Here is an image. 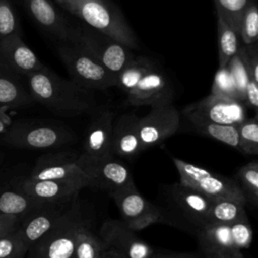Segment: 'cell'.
<instances>
[{
	"mask_svg": "<svg viewBox=\"0 0 258 258\" xmlns=\"http://www.w3.org/2000/svg\"><path fill=\"white\" fill-rule=\"evenodd\" d=\"M25 78L33 101L54 114L75 117L96 109V102L90 91L79 87L71 80L62 79L47 67Z\"/></svg>",
	"mask_w": 258,
	"mask_h": 258,
	"instance_id": "cell-1",
	"label": "cell"
},
{
	"mask_svg": "<svg viewBox=\"0 0 258 258\" xmlns=\"http://www.w3.org/2000/svg\"><path fill=\"white\" fill-rule=\"evenodd\" d=\"M67 11L131 49L138 47L137 37L122 11L110 0H68Z\"/></svg>",
	"mask_w": 258,
	"mask_h": 258,
	"instance_id": "cell-2",
	"label": "cell"
},
{
	"mask_svg": "<svg viewBox=\"0 0 258 258\" xmlns=\"http://www.w3.org/2000/svg\"><path fill=\"white\" fill-rule=\"evenodd\" d=\"M165 207H160L166 225L177 227L195 235L207 224L212 200L203 194L178 183L166 187Z\"/></svg>",
	"mask_w": 258,
	"mask_h": 258,
	"instance_id": "cell-3",
	"label": "cell"
},
{
	"mask_svg": "<svg viewBox=\"0 0 258 258\" xmlns=\"http://www.w3.org/2000/svg\"><path fill=\"white\" fill-rule=\"evenodd\" d=\"M57 52L71 81L88 91H104L116 87L117 77L104 68L92 54L75 42H59Z\"/></svg>",
	"mask_w": 258,
	"mask_h": 258,
	"instance_id": "cell-4",
	"label": "cell"
},
{
	"mask_svg": "<svg viewBox=\"0 0 258 258\" xmlns=\"http://www.w3.org/2000/svg\"><path fill=\"white\" fill-rule=\"evenodd\" d=\"M68 41L81 45L116 77L135 56L130 47L83 22L71 25Z\"/></svg>",
	"mask_w": 258,
	"mask_h": 258,
	"instance_id": "cell-5",
	"label": "cell"
},
{
	"mask_svg": "<svg viewBox=\"0 0 258 258\" xmlns=\"http://www.w3.org/2000/svg\"><path fill=\"white\" fill-rule=\"evenodd\" d=\"M172 161L179 174L180 184L203 194L212 201L233 200L246 205L244 195L234 178L214 173L177 157H172Z\"/></svg>",
	"mask_w": 258,
	"mask_h": 258,
	"instance_id": "cell-6",
	"label": "cell"
},
{
	"mask_svg": "<svg viewBox=\"0 0 258 258\" xmlns=\"http://www.w3.org/2000/svg\"><path fill=\"white\" fill-rule=\"evenodd\" d=\"M77 136L69 128L56 124L13 123L3 134L6 144L24 149H51L75 142Z\"/></svg>",
	"mask_w": 258,
	"mask_h": 258,
	"instance_id": "cell-7",
	"label": "cell"
},
{
	"mask_svg": "<svg viewBox=\"0 0 258 258\" xmlns=\"http://www.w3.org/2000/svg\"><path fill=\"white\" fill-rule=\"evenodd\" d=\"M76 201L62 220L37 243L29 248L27 258H74L76 237L84 223Z\"/></svg>",
	"mask_w": 258,
	"mask_h": 258,
	"instance_id": "cell-8",
	"label": "cell"
},
{
	"mask_svg": "<svg viewBox=\"0 0 258 258\" xmlns=\"http://www.w3.org/2000/svg\"><path fill=\"white\" fill-rule=\"evenodd\" d=\"M182 115L190 122H206L238 126L246 118V107L240 100L210 94L182 109Z\"/></svg>",
	"mask_w": 258,
	"mask_h": 258,
	"instance_id": "cell-9",
	"label": "cell"
},
{
	"mask_svg": "<svg viewBox=\"0 0 258 258\" xmlns=\"http://www.w3.org/2000/svg\"><path fill=\"white\" fill-rule=\"evenodd\" d=\"M77 164L86 174L89 187L107 191L110 196L135 185L129 168L113 155L101 159H86L78 155Z\"/></svg>",
	"mask_w": 258,
	"mask_h": 258,
	"instance_id": "cell-10",
	"label": "cell"
},
{
	"mask_svg": "<svg viewBox=\"0 0 258 258\" xmlns=\"http://www.w3.org/2000/svg\"><path fill=\"white\" fill-rule=\"evenodd\" d=\"M111 197L118 207L122 222L134 232L153 224H166L161 208L146 200L135 185L119 190Z\"/></svg>",
	"mask_w": 258,
	"mask_h": 258,
	"instance_id": "cell-11",
	"label": "cell"
},
{
	"mask_svg": "<svg viewBox=\"0 0 258 258\" xmlns=\"http://www.w3.org/2000/svg\"><path fill=\"white\" fill-rule=\"evenodd\" d=\"M78 155L72 151L41 155L27 176L32 179L67 181L78 185L82 189L89 187L86 174L77 164Z\"/></svg>",
	"mask_w": 258,
	"mask_h": 258,
	"instance_id": "cell-12",
	"label": "cell"
},
{
	"mask_svg": "<svg viewBox=\"0 0 258 258\" xmlns=\"http://www.w3.org/2000/svg\"><path fill=\"white\" fill-rule=\"evenodd\" d=\"M180 123L179 111L172 105L152 107L147 115L139 118L138 132L142 151L162 143L172 136Z\"/></svg>",
	"mask_w": 258,
	"mask_h": 258,
	"instance_id": "cell-13",
	"label": "cell"
},
{
	"mask_svg": "<svg viewBox=\"0 0 258 258\" xmlns=\"http://www.w3.org/2000/svg\"><path fill=\"white\" fill-rule=\"evenodd\" d=\"M99 237L121 258H149L156 251L119 220L106 221L100 228Z\"/></svg>",
	"mask_w": 258,
	"mask_h": 258,
	"instance_id": "cell-14",
	"label": "cell"
},
{
	"mask_svg": "<svg viewBox=\"0 0 258 258\" xmlns=\"http://www.w3.org/2000/svg\"><path fill=\"white\" fill-rule=\"evenodd\" d=\"M12 185L32 200L42 205H68L78 200L82 190L78 185L58 180L32 179L28 176L18 177Z\"/></svg>",
	"mask_w": 258,
	"mask_h": 258,
	"instance_id": "cell-15",
	"label": "cell"
},
{
	"mask_svg": "<svg viewBox=\"0 0 258 258\" xmlns=\"http://www.w3.org/2000/svg\"><path fill=\"white\" fill-rule=\"evenodd\" d=\"M76 201L68 205L42 206L19 222L17 231L28 250L62 220Z\"/></svg>",
	"mask_w": 258,
	"mask_h": 258,
	"instance_id": "cell-16",
	"label": "cell"
},
{
	"mask_svg": "<svg viewBox=\"0 0 258 258\" xmlns=\"http://www.w3.org/2000/svg\"><path fill=\"white\" fill-rule=\"evenodd\" d=\"M114 113L110 110L98 111L88 125L80 157L101 159L112 156V133ZM114 156V155H113Z\"/></svg>",
	"mask_w": 258,
	"mask_h": 258,
	"instance_id": "cell-17",
	"label": "cell"
},
{
	"mask_svg": "<svg viewBox=\"0 0 258 258\" xmlns=\"http://www.w3.org/2000/svg\"><path fill=\"white\" fill-rule=\"evenodd\" d=\"M172 88L160 69H154L127 93L126 103L131 106L157 107L172 104Z\"/></svg>",
	"mask_w": 258,
	"mask_h": 258,
	"instance_id": "cell-18",
	"label": "cell"
},
{
	"mask_svg": "<svg viewBox=\"0 0 258 258\" xmlns=\"http://www.w3.org/2000/svg\"><path fill=\"white\" fill-rule=\"evenodd\" d=\"M0 62L19 77H26L45 67L21 35H11L0 42Z\"/></svg>",
	"mask_w": 258,
	"mask_h": 258,
	"instance_id": "cell-19",
	"label": "cell"
},
{
	"mask_svg": "<svg viewBox=\"0 0 258 258\" xmlns=\"http://www.w3.org/2000/svg\"><path fill=\"white\" fill-rule=\"evenodd\" d=\"M37 25L59 42L70 37L71 23L49 0H19Z\"/></svg>",
	"mask_w": 258,
	"mask_h": 258,
	"instance_id": "cell-20",
	"label": "cell"
},
{
	"mask_svg": "<svg viewBox=\"0 0 258 258\" xmlns=\"http://www.w3.org/2000/svg\"><path fill=\"white\" fill-rule=\"evenodd\" d=\"M139 117L134 114H125L113 124L112 154L123 158H133L142 152L139 132Z\"/></svg>",
	"mask_w": 258,
	"mask_h": 258,
	"instance_id": "cell-21",
	"label": "cell"
},
{
	"mask_svg": "<svg viewBox=\"0 0 258 258\" xmlns=\"http://www.w3.org/2000/svg\"><path fill=\"white\" fill-rule=\"evenodd\" d=\"M194 236L198 240L199 251L206 258H220L240 251L236 249L232 240L230 225L207 223Z\"/></svg>",
	"mask_w": 258,
	"mask_h": 258,
	"instance_id": "cell-22",
	"label": "cell"
},
{
	"mask_svg": "<svg viewBox=\"0 0 258 258\" xmlns=\"http://www.w3.org/2000/svg\"><path fill=\"white\" fill-rule=\"evenodd\" d=\"M33 103V99L23 86L19 76L0 62V107L13 109L29 106Z\"/></svg>",
	"mask_w": 258,
	"mask_h": 258,
	"instance_id": "cell-23",
	"label": "cell"
},
{
	"mask_svg": "<svg viewBox=\"0 0 258 258\" xmlns=\"http://www.w3.org/2000/svg\"><path fill=\"white\" fill-rule=\"evenodd\" d=\"M42 205L11 185L0 186V215L22 220Z\"/></svg>",
	"mask_w": 258,
	"mask_h": 258,
	"instance_id": "cell-24",
	"label": "cell"
},
{
	"mask_svg": "<svg viewBox=\"0 0 258 258\" xmlns=\"http://www.w3.org/2000/svg\"><path fill=\"white\" fill-rule=\"evenodd\" d=\"M245 206L233 200L212 201L207 215V223L231 225L240 221H249Z\"/></svg>",
	"mask_w": 258,
	"mask_h": 258,
	"instance_id": "cell-25",
	"label": "cell"
},
{
	"mask_svg": "<svg viewBox=\"0 0 258 258\" xmlns=\"http://www.w3.org/2000/svg\"><path fill=\"white\" fill-rule=\"evenodd\" d=\"M154 69H156V66L151 58L143 55H135L117 76L116 87L127 94Z\"/></svg>",
	"mask_w": 258,
	"mask_h": 258,
	"instance_id": "cell-26",
	"label": "cell"
},
{
	"mask_svg": "<svg viewBox=\"0 0 258 258\" xmlns=\"http://www.w3.org/2000/svg\"><path fill=\"white\" fill-rule=\"evenodd\" d=\"M106 250L108 248L99 235L93 233L84 222L77 233L74 258H102Z\"/></svg>",
	"mask_w": 258,
	"mask_h": 258,
	"instance_id": "cell-27",
	"label": "cell"
},
{
	"mask_svg": "<svg viewBox=\"0 0 258 258\" xmlns=\"http://www.w3.org/2000/svg\"><path fill=\"white\" fill-rule=\"evenodd\" d=\"M218 29V64L224 69L229 61L238 53V34L221 17L217 16Z\"/></svg>",
	"mask_w": 258,
	"mask_h": 258,
	"instance_id": "cell-28",
	"label": "cell"
},
{
	"mask_svg": "<svg viewBox=\"0 0 258 258\" xmlns=\"http://www.w3.org/2000/svg\"><path fill=\"white\" fill-rule=\"evenodd\" d=\"M233 178L243 192L246 204L256 208L258 204V162L253 160L241 166Z\"/></svg>",
	"mask_w": 258,
	"mask_h": 258,
	"instance_id": "cell-29",
	"label": "cell"
},
{
	"mask_svg": "<svg viewBox=\"0 0 258 258\" xmlns=\"http://www.w3.org/2000/svg\"><path fill=\"white\" fill-rule=\"evenodd\" d=\"M194 130L201 135L220 141L239 150L238 128L234 125H219L206 122H190Z\"/></svg>",
	"mask_w": 258,
	"mask_h": 258,
	"instance_id": "cell-30",
	"label": "cell"
},
{
	"mask_svg": "<svg viewBox=\"0 0 258 258\" xmlns=\"http://www.w3.org/2000/svg\"><path fill=\"white\" fill-rule=\"evenodd\" d=\"M217 16L221 17L239 35L241 17L245 9L255 0H213Z\"/></svg>",
	"mask_w": 258,
	"mask_h": 258,
	"instance_id": "cell-31",
	"label": "cell"
},
{
	"mask_svg": "<svg viewBox=\"0 0 258 258\" xmlns=\"http://www.w3.org/2000/svg\"><path fill=\"white\" fill-rule=\"evenodd\" d=\"M239 151L247 155L258 154V121L256 117L246 118L238 126Z\"/></svg>",
	"mask_w": 258,
	"mask_h": 258,
	"instance_id": "cell-32",
	"label": "cell"
},
{
	"mask_svg": "<svg viewBox=\"0 0 258 258\" xmlns=\"http://www.w3.org/2000/svg\"><path fill=\"white\" fill-rule=\"evenodd\" d=\"M11 35H21L19 17L11 0H0V42Z\"/></svg>",
	"mask_w": 258,
	"mask_h": 258,
	"instance_id": "cell-33",
	"label": "cell"
},
{
	"mask_svg": "<svg viewBox=\"0 0 258 258\" xmlns=\"http://www.w3.org/2000/svg\"><path fill=\"white\" fill-rule=\"evenodd\" d=\"M239 36H241L245 45L257 42L258 38V7L257 0L253 1L244 11L240 26Z\"/></svg>",
	"mask_w": 258,
	"mask_h": 258,
	"instance_id": "cell-34",
	"label": "cell"
},
{
	"mask_svg": "<svg viewBox=\"0 0 258 258\" xmlns=\"http://www.w3.org/2000/svg\"><path fill=\"white\" fill-rule=\"evenodd\" d=\"M28 248L21 239L17 228L0 236V258H24Z\"/></svg>",
	"mask_w": 258,
	"mask_h": 258,
	"instance_id": "cell-35",
	"label": "cell"
},
{
	"mask_svg": "<svg viewBox=\"0 0 258 258\" xmlns=\"http://www.w3.org/2000/svg\"><path fill=\"white\" fill-rule=\"evenodd\" d=\"M211 94L226 96L241 101L235 79L228 67L219 69L215 75Z\"/></svg>",
	"mask_w": 258,
	"mask_h": 258,
	"instance_id": "cell-36",
	"label": "cell"
},
{
	"mask_svg": "<svg viewBox=\"0 0 258 258\" xmlns=\"http://www.w3.org/2000/svg\"><path fill=\"white\" fill-rule=\"evenodd\" d=\"M231 236L237 250L247 249L253 240V230L249 221H240L230 225Z\"/></svg>",
	"mask_w": 258,
	"mask_h": 258,
	"instance_id": "cell-37",
	"label": "cell"
},
{
	"mask_svg": "<svg viewBox=\"0 0 258 258\" xmlns=\"http://www.w3.org/2000/svg\"><path fill=\"white\" fill-rule=\"evenodd\" d=\"M243 103L246 109L253 111L257 110L258 107V82L253 79H248L244 88Z\"/></svg>",
	"mask_w": 258,
	"mask_h": 258,
	"instance_id": "cell-38",
	"label": "cell"
},
{
	"mask_svg": "<svg viewBox=\"0 0 258 258\" xmlns=\"http://www.w3.org/2000/svg\"><path fill=\"white\" fill-rule=\"evenodd\" d=\"M149 258H206L200 251L198 252H169L156 250Z\"/></svg>",
	"mask_w": 258,
	"mask_h": 258,
	"instance_id": "cell-39",
	"label": "cell"
},
{
	"mask_svg": "<svg viewBox=\"0 0 258 258\" xmlns=\"http://www.w3.org/2000/svg\"><path fill=\"white\" fill-rule=\"evenodd\" d=\"M19 222L20 220L17 218L0 215V236L15 230L18 227Z\"/></svg>",
	"mask_w": 258,
	"mask_h": 258,
	"instance_id": "cell-40",
	"label": "cell"
},
{
	"mask_svg": "<svg viewBox=\"0 0 258 258\" xmlns=\"http://www.w3.org/2000/svg\"><path fill=\"white\" fill-rule=\"evenodd\" d=\"M10 108L8 107H0V134H4L13 124V121L8 114V110Z\"/></svg>",
	"mask_w": 258,
	"mask_h": 258,
	"instance_id": "cell-41",
	"label": "cell"
},
{
	"mask_svg": "<svg viewBox=\"0 0 258 258\" xmlns=\"http://www.w3.org/2000/svg\"><path fill=\"white\" fill-rule=\"evenodd\" d=\"M220 258H244V256H243V254H242L241 251H234V252H232V253L223 255V256H221Z\"/></svg>",
	"mask_w": 258,
	"mask_h": 258,
	"instance_id": "cell-42",
	"label": "cell"
},
{
	"mask_svg": "<svg viewBox=\"0 0 258 258\" xmlns=\"http://www.w3.org/2000/svg\"><path fill=\"white\" fill-rule=\"evenodd\" d=\"M102 258H121L117 253H115L114 251L108 249L105 251V253L103 254Z\"/></svg>",
	"mask_w": 258,
	"mask_h": 258,
	"instance_id": "cell-43",
	"label": "cell"
},
{
	"mask_svg": "<svg viewBox=\"0 0 258 258\" xmlns=\"http://www.w3.org/2000/svg\"><path fill=\"white\" fill-rule=\"evenodd\" d=\"M59 5H61L66 10H67V7H68V0H55Z\"/></svg>",
	"mask_w": 258,
	"mask_h": 258,
	"instance_id": "cell-44",
	"label": "cell"
}]
</instances>
